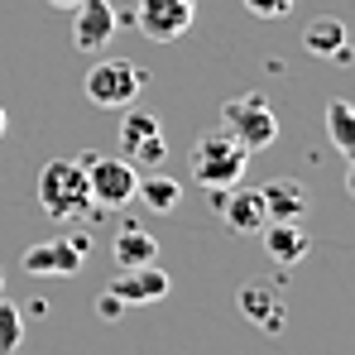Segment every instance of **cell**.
Listing matches in <instances>:
<instances>
[{
  "mask_svg": "<svg viewBox=\"0 0 355 355\" xmlns=\"http://www.w3.org/2000/svg\"><path fill=\"white\" fill-rule=\"evenodd\" d=\"M39 207L53 221H77L92 211V187H87L82 159H49L39 168Z\"/></svg>",
  "mask_w": 355,
  "mask_h": 355,
  "instance_id": "1",
  "label": "cell"
},
{
  "mask_svg": "<svg viewBox=\"0 0 355 355\" xmlns=\"http://www.w3.org/2000/svg\"><path fill=\"white\" fill-rule=\"evenodd\" d=\"M221 130L236 139L245 154H259V149H269L279 139V116H274L264 92H245V96L221 106Z\"/></svg>",
  "mask_w": 355,
  "mask_h": 355,
  "instance_id": "2",
  "label": "cell"
},
{
  "mask_svg": "<svg viewBox=\"0 0 355 355\" xmlns=\"http://www.w3.org/2000/svg\"><path fill=\"white\" fill-rule=\"evenodd\" d=\"M245 164H250V154L240 149L226 130L202 135L197 149H192V178L202 187H236L240 178H245Z\"/></svg>",
  "mask_w": 355,
  "mask_h": 355,
  "instance_id": "3",
  "label": "cell"
},
{
  "mask_svg": "<svg viewBox=\"0 0 355 355\" xmlns=\"http://www.w3.org/2000/svg\"><path fill=\"white\" fill-rule=\"evenodd\" d=\"M139 87H144V67H139V62H125V58L96 62V67L87 72V82H82L87 101H92V106H106V111H125V106H135Z\"/></svg>",
  "mask_w": 355,
  "mask_h": 355,
  "instance_id": "4",
  "label": "cell"
},
{
  "mask_svg": "<svg viewBox=\"0 0 355 355\" xmlns=\"http://www.w3.org/2000/svg\"><path fill=\"white\" fill-rule=\"evenodd\" d=\"M120 144H125V159H130L139 173L164 168V159H168L164 125L149 116V111H130V106H125V120H120Z\"/></svg>",
  "mask_w": 355,
  "mask_h": 355,
  "instance_id": "5",
  "label": "cell"
},
{
  "mask_svg": "<svg viewBox=\"0 0 355 355\" xmlns=\"http://www.w3.org/2000/svg\"><path fill=\"white\" fill-rule=\"evenodd\" d=\"M82 168H87V187H92L96 207H125V202H135L139 168L130 159H96V154H87Z\"/></svg>",
  "mask_w": 355,
  "mask_h": 355,
  "instance_id": "6",
  "label": "cell"
},
{
  "mask_svg": "<svg viewBox=\"0 0 355 355\" xmlns=\"http://www.w3.org/2000/svg\"><path fill=\"white\" fill-rule=\"evenodd\" d=\"M168 274L149 259V264H130V269H116V279L106 284V293H116L125 307H149V302H164L168 297Z\"/></svg>",
  "mask_w": 355,
  "mask_h": 355,
  "instance_id": "7",
  "label": "cell"
},
{
  "mask_svg": "<svg viewBox=\"0 0 355 355\" xmlns=\"http://www.w3.org/2000/svg\"><path fill=\"white\" fill-rule=\"evenodd\" d=\"M211 202H216V211L226 216V226L236 236H259L269 226V211H264L259 187H211Z\"/></svg>",
  "mask_w": 355,
  "mask_h": 355,
  "instance_id": "8",
  "label": "cell"
},
{
  "mask_svg": "<svg viewBox=\"0 0 355 355\" xmlns=\"http://www.w3.org/2000/svg\"><path fill=\"white\" fill-rule=\"evenodd\" d=\"M192 19H197V10L182 5V0H139V10H135V24H139L144 39H154V44L182 39V34L192 29Z\"/></svg>",
  "mask_w": 355,
  "mask_h": 355,
  "instance_id": "9",
  "label": "cell"
},
{
  "mask_svg": "<svg viewBox=\"0 0 355 355\" xmlns=\"http://www.w3.org/2000/svg\"><path fill=\"white\" fill-rule=\"evenodd\" d=\"M120 15L111 10V0H77L72 5V44L82 53H101L116 34Z\"/></svg>",
  "mask_w": 355,
  "mask_h": 355,
  "instance_id": "10",
  "label": "cell"
},
{
  "mask_svg": "<svg viewBox=\"0 0 355 355\" xmlns=\"http://www.w3.org/2000/svg\"><path fill=\"white\" fill-rule=\"evenodd\" d=\"M236 307H240V317H250L259 331H284V327H288V302L279 297L274 284H264V279L245 284L236 293Z\"/></svg>",
  "mask_w": 355,
  "mask_h": 355,
  "instance_id": "11",
  "label": "cell"
},
{
  "mask_svg": "<svg viewBox=\"0 0 355 355\" xmlns=\"http://www.w3.org/2000/svg\"><path fill=\"white\" fill-rule=\"evenodd\" d=\"M82 264H87V254H82L67 236L39 240V245H29V250H24V269H29V274H39V279H44V274H53V279H72Z\"/></svg>",
  "mask_w": 355,
  "mask_h": 355,
  "instance_id": "12",
  "label": "cell"
},
{
  "mask_svg": "<svg viewBox=\"0 0 355 355\" xmlns=\"http://www.w3.org/2000/svg\"><path fill=\"white\" fill-rule=\"evenodd\" d=\"M259 236H264L269 259H274V264H284V269L302 264V259H307V250H312V240H307V231H302L297 221H269Z\"/></svg>",
  "mask_w": 355,
  "mask_h": 355,
  "instance_id": "13",
  "label": "cell"
},
{
  "mask_svg": "<svg viewBox=\"0 0 355 355\" xmlns=\"http://www.w3.org/2000/svg\"><path fill=\"white\" fill-rule=\"evenodd\" d=\"M259 197H264L269 221H302V211H307V187H302L297 178H274V182H264Z\"/></svg>",
  "mask_w": 355,
  "mask_h": 355,
  "instance_id": "14",
  "label": "cell"
},
{
  "mask_svg": "<svg viewBox=\"0 0 355 355\" xmlns=\"http://www.w3.org/2000/svg\"><path fill=\"white\" fill-rule=\"evenodd\" d=\"M302 49L317 53V58L351 62V44H346V24H341V19H312V24L302 29Z\"/></svg>",
  "mask_w": 355,
  "mask_h": 355,
  "instance_id": "15",
  "label": "cell"
},
{
  "mask_svg": "<svg viewBox=\"0 0 355 355\" xmlns=\"http://www.w3.org/2000/svg\"><path fill=\"white\" fill-rule=\"evenodd\" d=\"M111 254H116L120 269H130V264H149V259H159V240L149 236L144 226L125 221V226L116 231V245H111Z\"/></svg>",
  "mask_w": 355,
  "mask_h": 355,
  "instance_id": "16",
  "label": "cell"
},
{
  "mask_svg": "<svg viewBox=\"0 0 355 355\" xmlns=\"http://www.w3.org/2000/svg\"><path fill=\"white\" fill-rule=\"evenodd\" d=\"M327 135H331V149L351 164L355 159V106L346 101V96L327 101Z\"/></svg>",
  "mask_w": 355,
  "mask_h": 355,
  "instance_id": "17",
  "label": "cell"
},
{
  "mask_svg": "<svg viewBox=\"0 0 355 355\" xmlns=\"http://www.w3.org/2000/svg\"><path fill=\"white\" fill-rule=\"evenodd\" d=\"M135 197H139L149 211H173L178 202H182V182H178V178H168V173H159V168H149V173L139 178Z\"/></svg>",
  "mask_w": 355,
  "mask_h": 355,
  "instance_id": "18",
  "label": "cell"
},
{
  "mask_svg": "<svg viewBox=\"0 0 355 355\" xmlns=\"http://www.w3.org/2000/svg\"><path fill=\"white\" fill-rule=\"evenodd\" d=\"M19 341H24V312L15 302H5V293H0V355H10Z\"/></svg>",
  "mask_w": 355,
  "mask_h": 355,
  "instance_id": "19",
  "label": "cell"
},
{
  "mask_svg": "<svg viewBox=\"0 0 355 355\" xmlns=\"http://www.w3.org/2000/svg\"><path fill=\"white\" fill-rule=\"evenodd\" d=\"M245 10H250V15H259V19H279V15H288V10H293V0H245Z\"/></svg>",
  "mask_w": 355,
  "mask_h": 355,
  "instance_id": "20",
  "label": "cell"
},
{
  "mask_svg": "<svg viewBox=\"0 0 355 355\" xmlns=\"http://www.w3.org/2000/svg\"><path fill=\"white\" fill-rule=\"evenodd\" d=\"M96 312H101V322H120V312H125V302H120L116 293H101V302H96Z\"/></svg>",
  "mask_w": 355,
  "mask_h": 355,
  "instance_id": "21",
  "label": "cell"
},
{
  "mask_svg": "<svg viewBox=\"0 0 355 355\" xmlns=\"http://www.w3.org/2000/svg\"><path fill=\"white\" fill-rule=\"evenodd\" d=\"M67 240H72V245H77L82 254H92V236H87V231H72V236H67Z\"/></svg>",
  "mask_w": 355,
  "mask_h": 355,
  "instance_id": "22",
  "label": "cell"
},
{
  "mask_svg": "<svg viewBox=\"0 0 355 355\" xmlns=\"http://www.w3.org/2000/svg\"><path fill=\"white\" fill-rule=\"evenodd\" d=\"M49 5H53V10H72L77 0H49Z\"/></svg>",
  "mask_w": 355,
  "mask_h": 355,
  "instance_id": "23",
  "label": "cell"
},
{
  "mask_svg": "<svg viewBox=\"0 0 355 355\" xmlns=\"http://www.w3.org/2000/svg\"><path fill=\"white\" fill-rule=\"evenodd\" d=\"M5 130H10V116H5V111H0V139H5Z\"/></svg>",
  "mask_w": 355,
  "mask_h": 355,
  "instance_id": "24",
  "label": "cell"
},
{
  "mask_svg": "<svg viewBox=\"0 0 355 355\" xmlns=\"http://www.w3.org/2000/svg\"><path fill=\"white\" fill-rule=\"evenodd\" d=\"M182 5H192V10H197V0H182Z\"/></svg>",
  "mask_w": 355,
  "mask_h": 355,
  "instance_id": "25",
  "label": "cell"
},
{
  "mask_svg": "<svg viewBox=\"0 0 355 355\" xmlns=\"http://www.w3.org/2000/svg\"><path fill=\"white\" fill-rule=\"evenodd\" d=\"M0 293H5V274H0Z\"/></svg>",
  "mask_w": 355,
  "mask_h": 355,
  "instance_id": "26",
  "label": "cell"
}]
</instances>
